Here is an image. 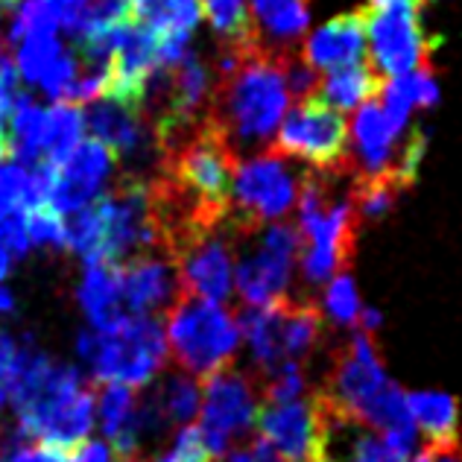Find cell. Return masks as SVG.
<instances>
[{"instance_id":"cell-34","label":"cell","mask_w":462,"mask_h":462,"mask_svg":"<svg viewBox=\"0 0 462 462\" xmlns=\"http://www.w3.org/2000/svg\"><path fill=\"white\" fill-rule=\"evenodd\" d=\"M68 462H115V454H112V448H108V442H91L88 439L70 454Z\"/></svg>"},{"instance_id":"cell-35","label":"cell","mask_w":462,"mask_h":462,"mask_svg":"<svg viewBox=\"0 0 462 462\" xmlns=\"http://www.w3.org/2000/svg\"><path fill=\"white\" fill-rule=\"evenodd\" d=\"M15 313V299H12L9 290L0 287V316H12Z\"/></svg>"},{"instance_id":"cell-20","label":"cell","mask_w":462,"mask_h":462,"mask_svg":"<svg viewBox=\"0 0 462 462\" xmlns=\"http://www.w3.org/2000/svg\"><path fill=\"white\" fill-rule=\"evenodd\" d=\"M132 21L143 23L158 39L190 42L202 21L199 0H132Z\"/></svg>"},{"instance_id":"cell-12","label":"cell","mask_w":462,"mask_h":462,"mask_svg":"<svg viewBox=\"0 0 462 462\" xmlns=\"http://www.w3.org/2000/svg\"><path fill=\"white\" fill-rule=\"evenodd\" d=\"M173 266L188 296L220 301V305L231 299V290H235V246H231L226 226L188 243L173 258Z\"/></svg>"},{"instance_id":"cell-28","label":"cell","mask_w":462,"mask_h":462,"mask_svg":"<svg viewBox=\"0 0 462 462\" xmlns=\"http://www.w3.org/2000/svg\"><path fill=\"white\" fill-rule=\"evenodd\" d=\"M147 462H214V457L208 454V448H205L202 430L197 424H185V428L176 430L173 442H170L164 451L150 454Z\"/></svg>"},{"instance_id":"cell-19","label":"cell","mask_w":462,"mask_h":462,"mask_svg":"<svg viewBox=\"0 0 462 462\" xmlns=\"http://www.w3.org/2000/svg\"><path fill=\"white\" fill-rule=\"evenodd\" d=\"M381 97H383L381 106L389 115V120L398 129H410L412 108H430L439 100V82H436L433 68L424 65L419 70H412V74L386 79Z\"/></svg>"},{"instance_id":"cell-26","label":"cell","mask_w":462,"mask_h":462,"mask_svg":"<svg viewBox=\"0 0 462 462\" xmlns=\"http://www.w3.org/2000/svg\"><path fill=\"white\" fill-rule=\"evenodd\" d=\"M65 53L68 51H65V44L59 42V35L32 32L21 44H15V59H12V62H15V68H18V77H23L32 85H39L59 65V59H62Z\"/></svg>"},{"instance_id":"cell-31","label":"cell","mask_w":462,"mask_h":462,"mask_svg":"<svg viewBox=\"0 0 462 462\" xmlns=\"http://www.w3.org/2000/svg\"><path fill=\"white\" fill-rule=\"evenodd\" d=\"M44 4H47V9H51V15H53L59 30L77 35L91 15L94 0H44Z\"/></svg>"},{"instance_id":"cell-25","label":"cell","mask_w":462,"mask_h":462,"mask_svg":"<svg viewBox=\"0 0 462 462\" xmlns=\"http://www.w3.org/2000/svg\"><path fill=\"white\" fill-rule=\"evenodd\" d=\"M42 126L44 108L35 106L30 94L18 91L9 117V158H15L23 167L42 164Z\"/></svg>"},{"instance_id":"cell-3","label":"cell","mask_w":462,"mask_h":462,"mask_svg":"<svg viewBox=\"0 0 462 462\" xmlns=\"http://www.w3.org/2000/svg\"><path fill=\"white\" fill-rule=\"evenodd\" d=\"M319 395L369 421L374 430L395 436L407 445H419L407 393H401V386L386 378L372 334L357 331L346 346L334 348L331 369L325 374Z\"/></svg>"},{"instance_id":"cell-4","label":"cell","mask_w":462,"mask_h":462,"mask_svg":"<svg viewBox=\"0 0 462 462\" xmlns=\"http://www.w3.org/2000/svg\"><path fill=\"white\" fill-rule=\"evenodd\" d=\"M164 339L170 357L193 378H208L235 363L240 346V322L220 301L181 293L167 310Z\"/></svg>"},{"instance_id":"cell-33","label":"cell","mask_w":462,"mask_h":462,"mask_svg":"<svg viewBox=\"0 0 462 462\" xmlns=\"http://www.w3.org/2000/svg\"><path fill=\"white\" fill-rule=\"evenodd\" d=\"M226 459L228 462H287L273 445H266L261 436H254V439H249L240 448H231Z\"/></svg>"},{"instance_id":"cell-22","label":"cell","mask_w":462,"mask_h":462,"mask_svg":"<svg viewBox=\"0 0 462 462\" xmlns=\"http://www.w3.org/2000/svg\"><path fill=\"white\" fill-rule=\"evenodd\" d=\"M85 135V112L79 106H70L59 100L56 106L44 108V126H42V164H51L53 170L74 152Z\"/></svg>"},{"instance_id":"cell-21","label":"cell","mask_w":462,"mask_h":462,"mask_svg":"<svg viewBox=\"0 0 462 462\" xmlns=\"http://www.w3.org/2000/svg\"><path fill=\"white\" fill-rule=\"evenodd\" d=\"M383 77L374 70L369 62H360V65H348V68H339L331 70L322 85H319V100H325L337 112H348L360 103H369L374 97L381 94L383 88Z\"/></svg>"},{"instance_id":"cell-11","label":"cell","mask_w":462,"mask_h":462,"mask_svg":"<svg viewBox=\"0 0 462 462\" xmlns=\"http://www.w3.org/2000/svg\"><path fill=\"white\" fill-rule=\"evenodd\" d=\"M270 150L284 158H301L319 173H346L348 120L319 97H310L284 115Z\"/></svg>"},{"instance_id":"cell-17","label":"cell","mask_w":462,"mask_h":462,"mask_svg":"<svg viewBox=\"0 0 462 462\" xmlns=\"http://www.w3.org/2000/svg\"><path fill=\"white\" fill-rule=\"evenodd\" d=\"M254 35L278 56L299 53L310 23V0H249Z\"/></svg>"},{"instance_id":"cell-24","label":"cell","mask_w":462,"mask_h":462,"mask_svg":"<svg viewBox=\"0 0 462 462\" xmlns=\"http://www.w3.org/2000/svg\"><path fill=\"white\" fill-rule=\"evenodd\" d=\"M202 15L208 18L214 35L220 39V51H246L261 44L254 35L249 0H199Z\"/></svg>"},{"instance_id":"cell-9","label":"cell","mask_w":462,"mask_h":462,"mask_svg":"<svg viewBox=\"0 0 462 462\" xmlns=\"http://www.w3.org/2000/svg\"><path fill=\"white\" fill-rule=\"evenodd\" d=\"M313 419L310 462H412L419 454V445H407L374 430L369 421L319 393L313 395Z\"/></svg>"},{"instance_id":"cell-23","label":"cell","mask_w":462,"mask_h":462,"mask_svg":"<svg viewBox=\"0 0 462 462\" xmlns=\"http://www.w3.org/2000/svg\"><path fill=\"white\" fill-rule=\"evenodd\" d=\"M155 407L162 410L170 428H185L199 416L202 407V386L188 372H170L155 386H150Z\"/></svg>"},{"instance_id":"cell-32","label":"cell","mask_w":462,"mask_h":462,"mask_svg":"<svg viewBox=\"0 0 462 462\" xmlns=\"http://www.w3.org/2000/svg\"><path fill=\"white\" fill-rule=\"evenodd\" d=\"M70 454L59 451V448L23 439L21 433H15V442L9 448V462H68Z\"/></svg>"},{"instance_id":"cell-29","label":"cell","mask_w":462,"mask_h":462,"mask_svg":"<svg viewBox=\"0 0 462 462\" xmlns=\"http://www.w3.org/2000/svg\"><path fill=\"white\" fill-rule=\"evenodd\" d=\"M27 237L30 246L68 249V223L53 208H39L27 214Z\"/></svg>"},{"instance_id":"cell-14","label":"cell","mask_w":462,"mask_h":462,"mask_svg":"<svg viewBox=\"0 0 462 462\" xmlns=\"http://www.w3.org/2000/svg\"><path fill=\"white\" fill-rule=\"evenodd\" d=\"M117 275L124 308L135 316H152L162 310L167 313L179 301V296L185 293L173 261L158 252L129 258L126 263L117 266Z\"/></svg>"},{"instance_id":"cell-2","label":"cell","mask_w":462,"mask_h":462,"mask_svg":"<svg viewBox=\"0 0 462 462\" xmlns=\"http://www.w3.org/2000/svg\"><path fill=\"white\" fill-rule=\"evenodd\" d=\"M9 398L23 439L59 448L65 454H74L88 442L97 395L68 363L21 346L9 374Z\"/></svg>"},{"instance_id":"cell-16","label":"cell","mask_w":462,"mask_h":462,"mask_svg":"<svg viewBox=\"0 0 462 462\" xmlns=\"http://www.w3.org/2000/svg\"><path fill=\"white\" fill-rule=\"evenodd\" d=\"M254 430L287 462H310L316 433L313 395L287 401V404H263L258 421H254Z\"/></svg>"},{"instance_id":"cell-6","label":"cell","mask_w":462,"mask_h":462,"mask_svg":"<svg viewBox=\"0 0 462 462\" xmlns=\"http://www.w3.org/2000/svg\"><path fill=\"white\" fill-rule=\"evenodd\" d=\"M91 372L100 386H150L167 363L164 325L155 316H124L115 328L97 334Z\"/></svg>"},{"instance_id":"cell-15","label":"cell","mask_w":462,"mask_h":462,"mask_svg":"<svg viewBox=\"0 0 462 462\" xmlns=\"http://www.w3.org/2000/svg\"><path fill=\"white\" fill-rule=\"evenodd\" d=\"M366 47V9H351L313 30L308 42H301L299 56L316 70L331 74L339 68L360 65Z\"/></svg>"},{"instance_id":"cell-5","label":"cell","mask_w":462,"mask_h":462,"mask_svg":"<svg viewBox=\"0 0 462 462\" xmlns=\"http://www.w3.org/2000/svg\"><path fill=\"white\" fill-rule=\"evenodd\" d=\"M228 237L235 246V284L243 308H270L287 299L301 246L299 226L278 220L249 231H228Z\"/></svg>"},{"instance_id":"cell-36","label":"cell","mask_w":462,"mask_h":462,"mask_svg":"<svg viewBox=\"0 0 462 462\" xmlns=\"http://www.w3.org/2000/svg\"><path fill=\"white\" fill-rule=\"evenodd\" d=\"M416 4H419V9H424L428 4H433V0H416Z\"/></svg>"},{"instance_id":"cell-7","label":"cell","mask_w":462,"mask_h":462,"mask_svg":"<svg viewBox=\"0 0 462 462\" xmlns=\"http://www.w3.org/2000/svg\"><path fill=\"white\" fill-rule=\"evenodd\" d=\"M299 181L301 173H296L287 158L278 155L275 150L243 158L235 173V190H231V211L226 228L249 231L266 223L287 220V214L296 211Z\"/></svg>"},{"instance_id":"cell-13","label":"cell","mask_w":462,"mask_h":462,"mask_svg":"<svg viewBox=\"0 0 462 462\" xmlns=\"http://www.w3.org/2000/svg\"><path fill=\"white\" fill-rule=\"evenodd\" d=\"M115 155L97 138H82L79 147L70 152L53 173L51 208L56 214H77L85 205L100 199L115 173Z\"/></svg>"},{"instance_id":"cell-1","label":"cell","mask_w":462,"mask_h":462,"mask_svg":"<svg viewBox=\"0 0 462 462\" xmlns=\"http://www.w3.org/2000/svg\"><path fill=\"white\" fill-rule=\"evenodd\" d=\"M284 59L287 56H278L261 44L246 51H220L217 59L208 124L220 132L240 162L270 150L287 115L290 88Z\"/></svg>"},{"instance_id":"cell-27","label":"cell","mask_w":462,"mask_h":462,"mask_svg":"<svg viewBox=\"0 0 462 462\" xmlns=\"http://www.w3.org/2000/svg\"><path fill=\"white\" fill-rule=\"evenodd\" d=\"M325 310L337 325L357 328L363 305H360L355 278H351L348 273L334 275V282H331V287H328V293H325Z\"/></svg>"},{"instance_id":"cell-30","label":"cell","mask_w":462,"mask_h":462,"mask_svg":"<svg viewBox=\"0 0 462 462\" xmlns=\"http://www.w3.org/2000/svg\"><path fill=\"white\" fill-rule=\"evenodd\" d=\"M27 185H30V170L18 162L0 164V217L12 211L27 214Z\"/></svg>"},{"instance_id":"cell-18","label":"cell","mask_w":462,"mask_h":462,"mask_svg":"<svg viewBox=\"0 0 462 462\" xmlns=\"http://www.w3.org/2000/svg\"><path fill=\"white\" fill-rule=\"evenodd\" d=\"M77 301L91 322V331L103 334L124 319V299H120L117 266L91 263L85 266L82 282L77 287Z\"/></svg>"},{"instance_id":"cell-8","label":"cell","mask_w":462,"mask_h":462,"mask_svg":"<svg viewBox=\"0 0 462 462\" xmlns=\"http://www.w3.org/2000/svg\"><path fill=\"white\" fill-rule=\"evenodd\" d=\"M366 9V44L372 68L383 79L404 77L430 65L433 47L439 39H428L416 0H369Z\"/></svg>"},{"instance_id":"cell-10","label":"cell","mask_w":462,"mask_h":462,"mask_svg":"<svg viewBox=\"0 0 462 462\" xmlns=\"http://www.w3.org/2000/svg\"><path fill=\"white\" fill-rule=\"evenodd\" d=\"M261 407V386L246 369L226 366L202 378L199 430L214 462L226 459L235 439H243L254 430Z\"/></svg>"}]
</instances>
